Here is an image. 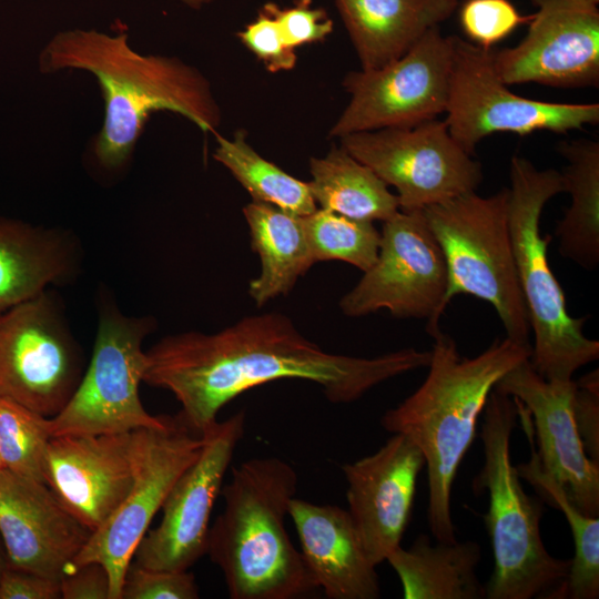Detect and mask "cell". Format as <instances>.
<instances>
[{"mask_svg": "<svg viewBox=\"0 0 599 599\" xmlns=\"http://www.w3.org/2000/svg\"><path fill=\"white\" fill-rule=\"evenodd\" d=\"M63 599H112L111 579L98 561L73 567L60 581Z\"/></svg>", "mask_w": 599, "mask_h": 599, "instance_id": "37", "label": "cell"}, {"mask_svg": "<svg viewBox=\"0 0 599 599\" xmlns=\"http://www.w3.org/2000/svg\"><path fill=\"white\" fill-rule=\"evenodd\" d=\"M528 435V434H527ZM530 459L519 464L517 471L540 494V498L559 509L571 530L575 555L562 589V599H597L599 597V517L582 512L540 467L536 447Z\"/></svg>", "mask_w": 599, "mask_h": 599, "instance_id": "28", "label": "cell"}, {"mask_svg": "<svg viewBox=\"0 0 599 599\" xmlns=\"http://www.w3.org/2000/svg\"><path fill=\"white\" fill-rule=\"evenodd\" d=\"M509 187L490 196L475 191L423 209L446 262V306L458 294L493 306L506 337L531 346L509 231Z\"/></svg>", "mask_w": 599, "mask_h": 599, "instance_id": "7", "label": "cell"}, {"mask_svg": "<svg viewBox=\"0 0 599 599\" xmlns=\"http://www.w3.org/2000/svg\"><path fill=\"white\" fill-rule=\"evenodd\" d=\"M309 172L307 183L319 209L368 222H385L400 210L388 185L342 146L312 158Z\"/></svg>", "mask_w": 599, "mask_h": 599, "instance_id": "27", "label": "cell"}, {"mask_svg": "<svg viewBox=\"0 0 599 599\" xmlns=\"http://www.w3.org/2000/svg\"><path fill=\"white\" fill-rule=\"evenodd\" d=\"M316 262L338 260L363 272L376 262L380 232L374 222L354 220L324 209L302 216Z\"/></svg>", "mask_w": 599, "mask_h": 599, "instance_id": "30", "label": "cell"}, {"mask_svg": "<svg viewBox=\"0 0 599 599\" xmlns=\"http://www.w3.org/2000/svg\"><path fill=\"white\" fill-rule=\"evenodd\" d=\"M303 559L329 599H376V566L369 560L347 510L294 497L288 506Z\"/></svg>", "mask_w": 599, "mask_h": 599, "instance_id": "21", "label": "cell"}, {"mask_svg": "<svg viewBox=\"0 0 599 599\" xmlns=\"http://www.w3.org/2000/svg\"><path fill=\"white\" fill-rule=\"evenodd\" d=\"M192 9H201L202 7L210 4L216 0H175Z\"/></svg>", "mask_w": 599, "mask_h": 599, "instance_id": "39", "label": "cell"}, {"mask_svg": "<svg viewBox=\"0 0 599 599\" xmlns=\"http://www.w3.org/2000/svg\"><path fill=\"white\" fill-rule=\"evenodd\" d=\"M532 18L520 14L510 0H466L459 10L464 33L484 49H491Z\"/></svg>", "mask_w": 599, "mask_h": 599, "instance_id": "32", "label": "cell"}, {"mask_svg": "<svg viewBox=\"0 0 599 599\" xmlns=\"http://www.w3.org/2000/svg\"><path fill=\"white\" fill-rule=\"evenodd\" d=\"M447 268L423 210H399L383 222L375 264L339 301L348 317L387 309L396 318L427 319L439 328L446 308Z\"/></svg>", "mask_w": 599, "mask_h": 599, "instance_id": "11", "label": "cell"}, {"mask_svg": "<svg viewBox=\"0 0 599 599\" xmlns=\"http://www.w3.org/2000/svg\"><path fill=\"white\" fill-rule=\"evenodd\" d=\"M214 159L232 173L253 201L298 216L308 215L317 209L308 183L261 156L247 143L243 131L236 132L233 139L217 135Z\"/></svg>", "mask_w": 599, "mask_h": 599, "instance_id": "29", "label": "cell"}, {"mask_svg": "<svg viewBox=\"0 0 599 599\" xmlns=\"http://www.w3.org/2000/svg\"><path fill=\"white\" fill-rule=\"evenodd\" d=\"M134 475L132 432L50 439L47 485L91 532L123 501Z\"/></svg>", "mask_w": 599, "mask_h": 599, "instance_id": "20", "label": "cell"}, {"mask_svg": "<svg viewBox=\"0 0 599 599\" xmlns=\"http://www.w3.org/2000/svg\"><path fill=\"white\" fill-rule=\"evenodd\" d=\"M297 475L276 457L232 468L221 495L223 511L209 529L206 554L223 572L232 599H293L316 583L288 537L285 517Z\"/></svg>", "mask_w": 599, "mask_h": 599, "instance_id": "4", "label": "cell"}, {"mask_svg": "<svg viewBox=\"0 0 599 599\" xmlns=\"http://www.w3.org/2000/svg\"><path fill=\"white\" fill-rule=\"evenodd\" d=\"M276 20L288 47L324 41L333 31V20L322 8H313L312 0H295L292 7L281 8L274 2L263 7Z\"/></svg>", "mask_w": 599, "mask_h": 599, "instance_id": "34", "label": "cell"}, {"mask_svg": "<svg viewBox=\"0 0 599 599\" xmlns=\"http://www.w3.org/2000/svg\"><path fill=\"white\" fill-rule=\"evenodd\" d=\"M132 441L133 486L112 515L91 532L72 564V568L89 561L102 564L110 575L112 599H120L136 546L174 483L200 455L203 437L177 415L169 416L163 427L132 430Z\"/></svg>", "mask_w": 599, "mask_h": 599, "instance_id": "13", "label": "cell"}, {"mask_svg": "<svg viewBox=\"0 0 599 599\" xmlns=\"http://www.w3.org/2000/svg\"><path fill=\"white\" fill-rule=\"evenodd\" d=\"M80 264V244L65 230L0 217V314L72 282Z\"/></svg>", "mask_w": 599, "mask_h": 599, "instance_id": "22", "label": "cell"}, {"mask_svg": "<svg viewBox=\"0 0 599 599\" xmlns=\"http://www.w3.org/2000/svg\"><path fill=\"white\" fill-rule=\"evenodd\" d=\"M424 466L420 449L405 435L393 434L374 454L342 467L347 511L375 566L400 546Z\"/></svg>", "mask_w": 599, "mask_h": 599, "instance_id": "19", "label": "cell"}, {"mask_svg": "<svg viewBox=\"0 0 599 599\" xmlns=\"http://www.w3.org/2000/svg\"><path fill=\"white\" fill-rule=\"evenodd\" d=\"M433 338L423 384L382 417L392 434L408 437L423 453L428 479L427 520L441 542H455L450 499L454 480L473 444L490 392L510 369L530 357L531 346L496 338L475 357H463L440 328Z\"/></svg>", "mask_w": 599, "mask_h": 599, "instance_id": "3", "label": "cell"}, {"mask_svg": "<svg viewBox=\"0 0 599 599\" xmlns=\"http://www.w3.org/2000/svg\"><path fill=\"white\" fill-rule=\"evenodd\" d=\"M494 389L526 408L541 469L582 512L598 517L599 463L586 454L575 423V380H547L528 358L506 373Z\"/></svg>", "mask_w": 599, "mask_h": 599, "instance_id": "17", "label": "cell"}, {"mask_svg": "<svg viewBox=\"0 0 599 599\" xmlns=\"http://www.w3.org/2000/svg\"><path fill=\"white\" fill-rule=\"evenodd\" d=\"M83 372L81 347L51 288L0 314V398L53 417Z\"/></svg>", "mask_w": 599, "mask_h": 599, "instance_id": "9", "label": "cell"}, {"mask_svg": "<svg viewBox=\"0 0 599 599\" xmlns=\"http://www.w3.org/2000/svg\"><path fill=\"white\" fill-rule=\"evenodd\" d=\"M154 327L152 317L128 316L109 293H100L90 362L69 402L49 417L51 437L118 434L165 426L169 416L151 415L139 394L146 368L142 344Z\"/></svg>", "mask_w": 599, "mask_h": 599, "instance_id": "8", "label": "cell"}, {"mask_svg": "<svg viewBox=\"0 0 599 599\" xmlns=\"http://www.w3.org/2000/svg\"><path fill=\"white\" fill-rule=\"evenodd\" d=\"M236 35L268 71L277 72L294 68L295 51L286 44L276 20L265 9L262 8L257 17Z\"/></svg>", "mask_w": 599, "mask_h": 599, "instance_id": "35", "label": "cell"}, {"mask_svg": "<svg viewBox=\"0 0 599 599\" xmlns=\"http://www.w3.org/2000/svg\"><path fill=\"white\" fill-rule=\"evenodd\" d=\"M7 566H8L7 557H6L3 545H2L1 539H0V576H1L2 571L7 568Z\"/></svg>", "mask_w": 599, "mask_h": 599, "instance_id": "40", "label": "cell"}, {"mask_svg": "<svg viewBox=\"0 0 599 599\" xmlns=\"http://www.w3.org/2000/svg\"><path fill=\"white\" fill-rule=\"evenodd\" d=\"M575 423L586 454L599 463V372L595 369L575 380L572 396Z\"/></svg>", "mask_w": 599, "mask_h": 599, "instance_id": "36", "label": "cell"}, {"mask_svg": "<svg viewBox=\"0 0 599 599\" xmlns=\"http://www.w3.org/2000/svg\"><path fill=\"white\" fill-rule=\"evenodd\" d=\"M557 149L566 160L561 175L571 197L555 230L558 251L592 271L599 264V142L578 139L560 142Z\"/></svg>", "mask_w": 599, "mask_h": 599, "instance_id": "26", "label": "cell"}, {"mask_svg": "<svg viewBox=\"0 0 599 599\" xmlns=\"http://www.w3.org/2000/svg\"><path fill=\"white\" fill-rule=\"evenodd\" d=\"M38 67L42 73L75 69L95 77L104 122L93 151L110 171L128 162L153 112L177 113L203 132H215L221 123L211 84L199 70L177 58L135 52L126 33L59 31L40 51Z\"/></svg>", "mask_w": 599, "mask_h": 599, "instance_id": "2", "label": "cell"}, {"mask_svg": "<svg viewBox=\"0 0 599 599\" xmlns=\"http://www.w3.org/2000/svg\"><path fill=\"white\" fill-rule=\"evenodd\" d=\"M480 558L476 541L432 545L420 534L409 548L397 547L386 561L399 577L405 599H484L485 585L476 575Z\"/></svg>", "mask_w": 599, "mask_h": 599, "instance_id": "24", "label": "cell"}, {"mask_svg": "<svg viewBox=\"0 0 599 599\" xmlns=\"http://www.w3.org/2000/svg\"><path fill=\"white\" fill-rule=\"evenodd\" d=\"M430 351L404 348L375 357L332 354L304 337L280 313L246 316L213 334L185 332L146 352L143 382L171 392L180 418L202 435L220 410L256 386L303 379L321 386L332 403H352L376 385L427 367Z\"/></svg>", "mask_w": 599, "mask_h": 599, "instance_id": "1", "label": "cell"}, {"mask_svg": "<svg viewBox=\"0 0 599 599\" xmlns=\"http://www.w3.org/2000/svg\"><path fill=\"white\" fill-rule=\"evenodd\" d=\"M3 468V464H2V460H1V456H0V469Z\"/></svg>", "mask_w": 599, "mask_h": 599, "instance_id": "42", "label": "cell"}, {"mask_svg": "<svg viewBox=\"0 0 599 599\" xmlns=\"http://www.w3.org/2000/svg\"><path fill=\"white\" fill-rule=\"evenodd\" d=\"M363 70L382 68L447 20L458 0H335Z\"/></svg>", "mask_w": 599, "mask_h": 599, "instance_id": "23", "label": "cell"}, {"mask_svg": "<svg viewBox=\"0 0 599 599\" xmlns=\"http://www.w3.org/2000/svg\"><path fill=\"white\" fill-rule=\"evenodd\" d=\"M49 417L0 398V456L3 468L47 484L51 439Z\"/></svg>", "mask_w": 599, "mask_h": 599, "instance_id": "31", "label": "cell"}, {"mask_svg": "<svg viewBox=\"0 0 599 599\" xmlns=\"http://www.w3.org/2000/svg\"><path fill=\"white\" fill-rule=\"evenodd\" d=\"M571 1L586 4V6H595V7H597L599 3V0H571Z\"/></svg>", "mask_w": 599, "mask_h": 599, "instance_id": "41", "label": "cell"}, {"mask_svg": "<svg viewBox=\"0 0 599 599\" xmlns=\"http://www.w3.org/2000/svg\"><path fill=\"white\" fill-rule=\"evenodd\" d=\"M243 214L250 227L252 250L261 260V272L250 282L248 294L261 307L292 291L298 277L316 261L302 216L257 201L245 205Z\"/></svg>", "mask_w": 599, "mask_h": 599, "instance_id": "25", "label": "cell"}, {"mask_svg": "<svg viewBox=\"0 0 599 599\" xmlns=\"http://www.w3.org/2000/svg\"><path fill=\"white\" fill-rule=\"evenodd\" d=\"M509 176V231L518 283L534 334L529 362L547 380H569L580 367L598 359L599 342L583 334L586 316L568 313L547 256L552 237L540 232L544 206L565 193L564 177L561 172L539 170L519 155L510 160Z\"/></svg>", "mask_w": 599, "mask_h": 599, "instance_id": "6", "label": "cell"}, {"mask_svg": "<svg viewBox=\"0 0 599 599\" xmlns=\"http://www.w3.org/2000/svg\"><path fill=\"white\" fill-rule=\"evenodd\" d=\"M480 438L485 463L474 489H487L484 516L491 541L494 570L485 585L488 599H562L571 560L551 556L541 532L542 499L528 495L510 459L516 427L515 399L493 389L483 410Z\"/></svg>", "mask_w": 599, "mask_h": 599, "instance_id": "5", "label": "cell"}, {"mask_svg": "<svg viewBox=\"0 0 599 599\" xmlns=\"http://www.w3.org/2000/svg\"><path fill=\"white\" fill-rule=\"evenodd\" d=\"M451 63V35L444 37L437 26L397 60L347 73L343 87L349 102L329 134L341 138L437 119L446 110Z\"/></svg>", "mask_w": 599, "mask_h": 599, "instance_id": "14", "label": "cell"}, {"mask_svg": "<svg viewBox=\"0 0 599 599\" xmlns=\"http://www.w3.org/2000/svg\"><path fill=\"white\" fill-rule=\"evenodd\" d=\"M453 63L446 119L454 140L473 155L494 133H567L599 122L598 103H558L517 95L494 67V48L451 35Z\"/></svg>", "mask_w": 599, "mask_h": 599, "instance_id": "10", "label": "cell"}, {"mask_svg": "<svg viewBox=\"0 0 599 599\" xmlns=\"http://www.w3.org/2000/svg\"><path fill=\"white\" fill-rule=\"evenodd\" d=\"M90 535L47 484L0 469V539L8 567L61 581Z\"/></svg>", "mask_w": 599, "mask_h": 599, "instance_id": "18", "label": "cell"}, {"mask_svg": "<svg viewBox=\"0 0 599 599\" xmlns=\"http://www.w3.org/2000/svg\"><path fill=\"white\" fill-rule=\"evenodd\" d=\"M537 7L525 38L494 49V67L507 85L555 88L599 84V10L571 0H531Z\"/></svg>", "mask_w": 599, "mask_h": 599, "instance_id": "16", "label": "cell"}, {"mask_svg": "<svg viewBox=\"0 0 599 599\" xmlns=\"http://www.w3.org/2000/svg\"><path fill=\"white\" fill-rule=\"evenodd\" d=\"M199 588L187 570H153L131 561L123 579L120 599H196Z\"/></svg>", "mask_w": 599, "mask_h": 599, "instance_id": "33", "label": "cell"}, {"mask_svg": "<svg viewBox=\"0 0 599 599\" xmlns=\"http://www.w3.org/2000/svg\"><path fill=\"white\" fill-rule=\"evenodd\" d=\"M60 581L8 567L0 576V599H60Z\"/></svg>", "mask_w": 599, "mask_h": 599, "instance_id": "38", "label": "cell"}, {"mask_svg": "<svg viewBox=\"0 0 599 599\" xmlns=\"http://www.w3.org/2000/svg\"><path fill=\"white\" fill-rule=\"evenodd\" d=\"M341 146L396 190L399 209L423 210L474 192L481 164L450 135L445 121L349 133Z\"/></svg>", "mask_w": 599, "mask_h": 599, "instance_id": "12", "label": "cell"}, {"mask_svg": "<svg viewBox=\"0 0 599 599\" xmlns=\"http://www.w3.org/2000/svg\"><path fill=\"white\" fill-rule=\"evenodd\" d=\"M244 423L242 410L202 434L200 455L172 486L160 524L143 536L133 562L153 570L182 571L206 554L214 501L244 434Z\"/></svg>", "mask_w": 599, "mask_h": 599, "instance_id": "15", "label": "cell"}]
</instances>
